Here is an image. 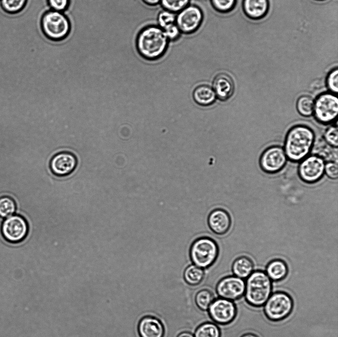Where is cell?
<instances>
[{"label":"cell","instance_id":"7a4b0ae2","mask_svg":"<svg viewBox=\"0 0 338 337\" xmlns=\"http://www.w3.org/2000/svg\"><path fill=\"white\" fill-rule=\"evenodd\" d=\"M313 129L304 125H297L288 131L284 149L288 159L293 162H300L308 156L315 142Z\"/></svg>","mask_w":338,"mask_h":337},{"label":"cell","instance_id":"603a6c76","mask_svg":"<svg viewBox=\"0 0 338 337\" xmlns=\"http://www.w3.org/2000/svg\"><path fill=\"white\" fill-rule=\"evenodd\" d=\"M204 269L193 264H190L185 268L184 271V278L185 281L191 285L199 284L203 279Z\"/></svg>","mask_w":338,"mask_h":337},{"label":"cell","instance_id":"f35d334b","mask_svg":"<svg viewBox=\"0 0 338 337\" xmlns=\"http://www.w3.org/2000/svg\"><path fill=\"white\" fill-rule=\"evenodd\" d=\"M316 0L322 1V0Z\"/></svg>","mask_w":338,"mask_h":337},{"label":"cell","instance_id":"44dd1931","mask_svg":"<svg viewBox=\"0 0 338 337\" xmlns=\"http://www.w3.org/2000/svg\"><path fill=\"white\" fill-rule=\"evenodd\" d=\"M265 273L271 280L280 281L287 276L288 273V265L281 259H274L267 265Z\"/></svg>","mask_w":338,"mask_h":337},{"label":"cell","instance_id":"5bb4252c","mask_svg":"<svg viewBox=\"0 0 338 337\" xmlns=\"http://www.w3.org/2000/svg\"><path fill=\"white\" fill-rule=\"evenodd\" d=\"M77 165V158L73 153L69 151H61L51 157L49 168L55 176L64 177L73 173Z\"/></svg>","mask_w":338,"mask_h":337},{"label":"cell","instance_id":"8fae6325","mask_svg":"<svg viewBox=\"0 0 338 337\" xmlns=\"http://www.w3.org/2000/svg\"><path fill=\"white\" fill-rule=\"evenodd\" d=\"M287 157L284 148L273 145L266 148L262 153L259 165L262 170L269 174L279 172L285 167Z\"/></svg>","mask_w":338,"mask_h":337},{"label":"cell","instance_id":"484cf974","mask_svg":"<svg viewBox=\"0 0 338 337\" xmlns=\"http://www.w3.org/2000/svg\"><path fill=\"white\" fill-rule=\"evenodd\" d=\"M16 210L14 199L8 196L0 197V217L6 218L13 215Z\"/></svg>","mask_w":338,"mask_h":337},{"label":"cell","instance_id":"3957f363","mask_svg":"<svg viewBox=\"0 0 338 337\" xmlns=\"http://www.w3.org/2000/svg\"><path fill=\"white\" fill-rule=\"evenodd\" d=\"M272 282L266 273L256 270L247 278L245 297L247 302L255 307L264 305L271 295Z\"/></svg>","mask_w":338,"mask_h":337},{"label":"cell","instance_id":"e0dca14e","mask_svg":"<svg viewBox=\"0 0 338 337\" xmlns=\"http://www.w3.org/2000/svg\"><path fill=\"white\" fill-rule=\"evenodd\" d=\"M138 331L141 337H163L164 333L161 322L152 316H145L140 319Z\"/></svg>","mask_w":338,"mask_h":337},{"label":"cell","instance_id":"d6986e66","mask_svg":"<svg viewBox=\"0 0 338 337\" xmlns=\"http://www.w3.org/2000/svg\"><path fill=\"white\" fill-rule=\"evenodd\" d=\"M218 283H213L196 293L195 295V302L200 309L207 310L213 300L218 297L216 291Z\"/></svg>","mask_w":338,"mask_h":337},{"label":"cell","instance_id":"f546056e","mask_svg":"<svg viewBox=\"0 0 338 337\" xmlns=\"http://www.w3.org/2000/svg\"><path fill=\"white\" fill-rule=\"evenodd\" d=\"M176 14L173 12L163 9L157 15V21L158 26L162 29L175 23Z\"/></svg>","mask_w":338,"mask_h":337},{"label":"cell","instance_id":"5b68a950","mask_svg":"<svg viewBox=\"0 0 338 337\" xmlns=\"http://www.w3.org/2000/svg\"><path fill=\"white\" fill-rule=\"evenodd\" d=\"M219 252L218 246L213 239L201 237L192 244L189 256L193 264L204 269L216 262Z\"/></svg>","mask_w":338,"mask_h":337},{"label":"cell","instance_id":"cb8c5ba5","mask_svg":"<svg viewBox=\"0 0 338 337\" xmlns=\"http://www.w3.org/2000/svg\"><path fill=\"white\" fill-rule=\"evenodd\" d=\"M220 329L213 321L204 323L199 325L194 333V337H220Z\"/></svg>","mask_w":338,"mask_h":337},{"label":"cell","instance_id":"8992f818","mask_svg":"<svg viewBox=\"0 0 338 337\" xmlns=\"http://www.w3.org/2000/svg\"><path fill=\"white\" fill-rule=\"evenodd\" d=\"M264 305V313L267 318L272 321H279L290 314L293 301L288 294L277 292L270 295Z\"/></svg>","mask_w":338,"mask_h":337},{"label":"cell","instance_id":"ba28073f","mask_svg":"<svg viewBox=\"0 0 338 337\" xmlns=\"http://www.w3.org/2000/svg\"><path fill=\"white\" fill-rule=\"evenodd\" d=\"M0 231L5 240L16 244L23 241L26 238L29 232V225L23 216L13 214L3 220Z\"/></svg>","mask_w":338,"mask_h":337},{"label":"cell","instance_id":"74e56055","mask_svg":"<svg viewBox=\"0 0 338 337\" xmlns=\"http://www.w3.org/2000/svg\"><path fill=\"white\" fill-rule=\"evenodd\" d=\"M241 337H258L257 335L252 334V333H246L242 336H241Z\"/></svg>","mask_w":338,"mask_h":337},{"label":"cell","instance_id":"d4e9b609","mask_svg":"<svg viewBox=\"0 0 338 337\" xmlns=\"http://www.w3.org/2000/svg\"><path fill=\"white\" fill-rule=\"evenodd\" d=\"M296 106L300 115L310 117L313 114L314 100L309 95H303L297 99Z\"/></svg>","mask_w":338,"mask_h":337},{"label":"cell","instance_id":"ffe728a7","mask_svg":"<svg viewBox=\"0 0 338 337\" xmlns=\"http://www.w3.org/2000/svg\"><path fill=\"white\" fill-rule=\"evenodd\" d=\"M254 264L247 256H241L237 258L232 265V271L234 276L241 279L247 278L253 271Z\"/></svg>","mask_w":338,"mask_h":337},{"label":"cell","instance_id":"f1b7e54d","mask_svg":"<svg viewBox=\"0 0 338 337\" xmlns=\"http://www.w3.org/2000/svg\"><path fill=\"white\" fill-rule=\"evenodd\" d=\"M210 2L216 11L222 13H226L234 9L236 0H210Z\"/></svg>","mask_w":338,"mask_h":337},{"label":"cell","instance_id":"83f0119b","mask_svg":"<svg viewBox=\"0 0 338 337\" xmlns=\"http://www.w3.org/2000/svg\"><path fill=\"white\" fill-rule=\"evenodd\" d=\"M190 0H160L162 8L174 13H178L188 5Z\"/></svg>","mask_w":338,"mask_h":337},{"label":"cell","instance_id":"8d00e7d4","mask_svg":"<svg viewBox=\"0 0 338 337\" xmlns=\"http://www.w3.org/2000/svg\"><path fill=\"white\" fill-rule=\"evenodd\" d=\"M177 337H194V334L192 332L184 331L180 333Z\"/></svg>","mask_w":338,"mask_h":337},{"label":"cell","instance_id":"ac0fdd59","mask_svg":"<svg viewBox=\"0 0 338 337\" xmlns=\"http://www.w3.org/2000/svg\"><path fill=\"white\" fill-rule=\"evenodd\" d=\"M243 9L246 15L253 20L263 18L269 9L268 0H244Z\"/></svg>","mask_w":338,"mask_h":337},{"label":"cell","instance_id":"30bf717a","mask_svg":"<svg viewBox=\"0 0 338 337\" xmlns=\"http://www.w3.org/2000/svg\"><path fill=\"white\" fill-rule=\"evenodd\" d=\"M203 20L201 9L194 4H189L176 14V24L181 33L189 35L196 32Z\"/></svg>","mask_w":338,"mask_h":337},{"label":"cell","instance_id":"d590c367","mask_svg":"<svg viewBox=\"0 0 338 337\" xmlns=\"http://www.w3.org/2000/svg\"><path fill=\"white\" fill-rule=\"evenodd\" d=\"M145 4L149 6H155L160 3V0H142Z\"/></svg>","mask_w":338,"mask_h":337},{"label":"cell","instance_id":"277c9868","mask_svg":"<svg viewBox=\"0 0 338 337\" xmlns=\"http://www.w3.org/2000/svg\"><path fill=\"white\" fill-rule=\"evenodd\" d=\"M40 26L42 33L49 40L58 42L65 39L71 31V23L62 12L49 10L41 17Z\"/></svg>","mask_w":338,"mask_h":337},{"label":"cell","instance_id":"52a82bcc","mask_svg":"<svg viewBox=\"0 0 338 337\" xmlns=\"http://www.w3.org/2000/svg\"><path fill=\"white\" fill-rule=\"evenodd\" d=\"M338 113V98L336 94L324 92L314 100L313 114L320 123L327 125L334 122Z\"/></svg>","mask_w":338,"mask_h":337},{"label":"cell","instance_id":"9a60e30c","mask_svg":"<svg viewBox=\"0 0 338 337\" xmlns=\"http://www.w3.org/2000/svg\"><path fill=\"white\" fill-rule=\"evenodd\" d=\"M207 223L209 228L214 233L223 235L230 230L232 219L229 213L226 210L216 209L209 214Z\"/></svg>","mask_w":338,"mask_h":337},{"label":"cell","instance_id":"836d02e7","mask_svg":"<svg viewBox=\"0 0 338 337\" xmlns=\"http://www.w3.org/2000/svg\"><path fill=\"white\" fill-rule=\"evenodd\" d=\"M162 30L169 41L177 40L182 34L176 23L166 27Z\"/></svg>","mask_w":338,"mask_h":337},{"label":"cell","instance_id":"e575fe53","mask_svg":"<svg viewBox=\"0 0 338 337\" xmlns=\"http://www.w3.org/2000/svg\"><path fill=\"white\" fill-rule=\"evenodd\" d=\"M324 173L331 179H337L338 177L337 163L334 161H329L325 163Z\"/></svg>","mask_w":338,"mask_h":337},{"label":"cell","instance_id":"d6a6232c","mask_svg":"<svg viewBox=\"0 0 338 337\" xmlns=\"http://www.w3.org/2000/svg\"><path fill=\"white\" fill-rule=\"evenodd\" d=\"M50 10L64 12L70 4L71 0H47Z\"/></svg>","mask_w":338,"mask_h":337},{"label":"cell","instance_id":"4316f807","mask_svg":"<svg viewBox=\"0 0 338 337\" xmlns=\"http://www.w3.org/2000/svg\"><path fill=\"white\" fill-rule=\"evenodd\" d=\"M28 0H0L3 10L9 14H16L24 9Z\"/></svg>","mask_w":338,"mask_h":337},{"label":"cell","instance_id":"7402d4cb","mask_svg":"<svg viewBox=\"0 0 338 337\" xmlns=\"http://www.w3.org/2000/svg\"><path fill=\"white\" fill-rule=\"evenodd\" d=\"M193 97L195 102L202 106L211 105L216 99L214 91L207 85L197 86L193 91Z\"/></svg>","mask_w":338,"mask_h":337},{"label":"cell","instance_id":"6da1fadb","mask_svg":"<svg viewBox=\"0 0 338 337\" xmlns=\"http://www.w3.org/2000/svg\"><path fill=\"white\" fill-rule=\"evenodd\" d=\"M169 42L161 28L158 26L149 25L139 32L136 38L135 45L141 57L153 61L164 55Z\"/></svg>","mask_w":338,"mask_h":337},{"label":"cell","instance_id":"9c48e42d","mask_svg":"<svg viewBox=\"0 0 338 337\" xmlns=\"http://www.w3.org/2000/svg\"><path fill=\"white\" fill-rule=\"evenodd\" d=\"M325 161L320 156L313 154L302 160L298 166V173L304 182L313 184L318 182L324 174Z\"/></svg>","mask_w":338,"mask_h":337},{"label":"cell","instance_id":"7c38bea8","mask_svg":"<svg viewBox=\"0 0 338 337\" xmlns=\"http://www.w3.org/2000/svg\"><path fill=\"white\" fill-rule=\"evenodd\" d=\"M208 311L213 322L225 325L235 319L237 308L233 301L218 297L211 303Z\"/></svg>","mask_w":338,"mask_h":337},{"label":"cell","instance_id":"4fadbf2b","mask_svg":"<svg viewBox=\"0 0 338 337\" xmlns=\"http://www.w3.org/2000/svg\"><path fill=\"white\" fill-rule=\"evenodd\" d=\"M245 290L244 280L234 275H228L222 278L216 288L218 297L232 301L240 298L244 294Z\"/></svg>","mask_w":338,"mask_h":337},{"label":"cell","instance_id":"4dcf8cb0","mask_svg":"<svg viewBox=\"0 0 338 337\" xmlns=\"http://www.w3.org/2000/svg\"><path fill=\"white\" fill-rule=\"evenodd\" d=\"M325 141L331 146L337 148L338 146V129L337 125L329 126L324 133Z\"/></svg>","mask_w":338,"mask_h":337},{"label":"cell","instance_id":"1f68e13d","mask_svg":"<svg viewBox=\"0 0 338 337\" xmlns=\"http://www.w3.org/2000/svg\"><path fill=\"white\" fill-rule=\"evenodd\" d=\"M326 85L331 92L337 94L338 92V69L332 70L326 79Z\"/></svg>","mask_w":338,"mask_h":337},{"label":"cell","instance_id":"2e32d148","mask_svg":"<svg viewBox=\"0 0 338 337\" xmlns=\"http://www.w3.org/2000/svg\"><path fill=\"white\" fill-rule=\"evenodd\" d=\"M213 87L216 96L222 101L230 99L235 91V84L232 78L225 73L218 74L215 77Z\"/></svg>","mask_w":338,"mask_h":337}]
</instances>
